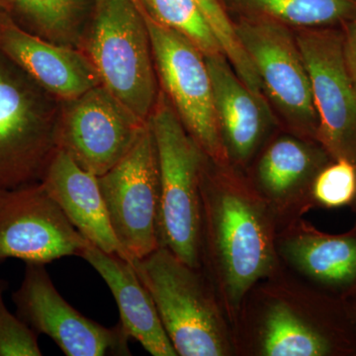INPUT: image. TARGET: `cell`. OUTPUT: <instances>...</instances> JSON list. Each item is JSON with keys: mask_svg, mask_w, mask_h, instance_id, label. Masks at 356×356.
<instances>
[{"mask_svg": "<svg viewBox=\"0 0 356 356\" xmlns=\"http://www.w3.org/2000/svg\"><path fill=\"white\" fill-rule=\"evenodd\" d=\"M140 4L163 92L203 153L224 165L229 158L217 121L205 56L193 42L159 23Z\"/></svg>", "mask_w": 356, "mask_h": 356, "instance_id": "8992f818", "label": "cell"}, {"mask_svg": "<svg viewBox=\"0 0 356 356\" xmlns=\"http://www.w3.org/2000/svg\"><path fill=\"white\" fill-rule=\"evenodd\" d=\"M86 44L102 86L140 120L149 121L159 92L140 0H93Z\"/></svg>", "mask_w": 356, "mask_h": 356, "instance_id": "3957f363", "label": "cell"}, {"mask_svg": "<svg viewBox=\"0 0 356 356\" xmlns=\"http://www.w3.org/2000/svg\"><path fill=\"white\" fill-rule=\"evenodd\" d=\"M311 193L323 207L339 208L356 199V165L346 159H334L314 178Z\"/></svg>", "mask_w": 356, "mask_h": 356, "instance_id": "cb8c5ba5", "label": "cell"}, {"mask_svg": "<svg viewBox=\"0 0 356 356\" xmlns=\"http://www.w3.org/2000/svg\"><path fill=\"white\" fill-rule=\"evenodd\" d=\"M159 23L181 33L204 56L222 54L221 46L194 0H140Z\"/></svg>", "mask_w": 356, "mask_h": 356, "instance_id": "7402d4cb", "label": "cell"}, {"mask_svg": "<svg viewBox=\"0 0 356 356\" xmlns=\"http://www.w3.org/2000/svg\"><path fill=\"white\" fill-rule=\"evenodd\" d=\"M41 184L72 226L91 245L131 261L115 235L98 177L58 149Z\"/></svg>", "mask_w": 356, "mask_h": 356, "instance_id": "5bb4252c", "label": "cell"}, {"mask_svg": "<svg viewBox=\"0 0 356 356\" xmlns=\"http://www.w3.org/2000/svg\"><path fill=\"white\" fill-rule=\"evenodd\" d=\"M213 102L228 158L245 163L259 147L266 127L264 100L236 74L224 54L205 56Z\"/></svg>", "mask_w": 356, "mask_h": 356, "instance_id": "2e32d148", "label": "cell"}, {"mask_svg": "<svg viewBox=\"0 0 356 356\" xmlns=\"http://www.w3.org/2000/svg\"><path fill=\"white\" fill-rule=\"evenodd\" d=\"M288 261L337 298L356 294V225L350 233L327 235L305 227L281 247Z\"/></svg>", "mask_w": 356, "mask_h": 356, "instance_id": "ac0fdd59", "label": "cell"}, {"mask_svg": "<svg viewBox=\"0 0 356 356\" xmlns=\"http://www.w3.org/2000/svg\"><path fill=\"white\" fill-rule=\"evenodd\" d=\"M158 153L159 245L200 268L203 257L201 172L206 154L189 135L170 99L159 92L149 119Z\"/></svg>", "mask_w": 356, "mask_h": 356, "instance_id": "7a4b0ae2", "label": "cell"}, {"mask_svg": "<svg viewBox=\"0 0 356 356\" xmlns=\"http://www.w3.org/2000/svg\"><path fill=\"white\" fill-rule=\"evenodd\" d=\"M353 205H355V208H356V199H355V202H353Z\"/></svg>", "mask_w": 356, "mask_h": 356, "instance_id": "f1b7e54d", "label": "cell"}, {"mask_svg": "<svg viewBox=\"0 0 356 356\" xmlns=\"http://www.w3.org/2000/svg\"><path fill=\"white\" fill-rule=\"evenodd\" d=\"M7 15H9L8 13H7L6 6L2 3L1 0H0V22L3 20L4 17H6Z\"/></svg>", "mask_w": 356, "mask_h": 356, "instance_id": "83f0119b", "label": "cell"}, {"mask_svg": "<svg viewBox=\"0 0 356 356\" xmlns=\"http://www.w3.org/2000/svg\"><path fill=\"white\" fill-rule=\"evenodd\" d=\"M8 281L0 277V356H41L39 336L4 302Z\"/></svg>", "mask_w": 356, "mask_h": 356, "instance_id": "d4e9b609", "label": "cell"}, {"mask_svg": "<svg viewBox=\"0 0 356 356\" xmlns=\"http://www.w3.org/2000/svg\"><path fill=\"white\" fill-rule=\"evenodd\" d=\"M261 337L266 356H332L356 353L353 318L314 323L300 317L287 304L276 302L267 309Z\"/></svg>", "mask_w": 356, "mask_h": 356, "instance_id": "e0dca14e", "label": "cell"}, {"mask_svg": "<svg viewBox=\"0 0 356 356\" xmlns=\"http://www.w3.org/2000/svg\"><path fill=\"white\" fill-rule=\"evenodd\" d=\"M343 51L348 72L356 86V20L348 23L343 36Z\"/></svg>", "mask_w": 356, "mask_h": 356, "instance_id": "484cf974", "label": "cell"}, {"mask_svg": "<svg viewBox=\"0 0 356 356\" xmlns=\"http://www.w3.org/2000/svg\"><path fill=\"white\" fill-rule=\"evenodd\" d=\"M131 262L151 294L177 355H228L221 312L199 268L187 266L161 245Z\"/></svg>", "mask_w": 356, "mask_h": 356, "instance_id": "5b68a950", "label": "cell"}, {"mask_svg": "<svg viewBox=\"0 0 356 356\" xmlns=\"http://www.w3.org/2000/svg\"><path fill=\"white\" fill-rule=\"evenodd\" d=\"M7 13L27 31L65 46L83 40V0H1Z\"/></svg>", "mask_w": 356, "mask_h": 356, "instance_id": "44dd1931", "label": "cell"}, {"mask_svg": "<svg viewBox=\"0 0 356 356\" xmlns=\"http://www.w3.org/2000/svg\"><path fill=\"white\" fill-rule=\"evenodd\" d=\"M240 17L264 18L299 29L356 20V0H220Z\"/></svg>", "mask_w": 356, "mask_h": 356, "instance_id": "ffe728a7", "label": "cell"}, {"mask_svg": "<svg viewBox=\"0 0 356 356\" xmlns=\"http://www.w3.org/2000/svg\"><path fill=\"white\" fill-rule=\"evenodd\" d=\"M204 17L214 33L222 54L229 60L236 74L257 97L262 98V84L252 60L245 51L238 34L235 23L229 18L226 8L220 0H194Z\"/></svg>", "mask_w": 356, "mask_h": 356, "instance_id": "603a6c76", "label": "cell"}, {"mask_svg": "<svg viewBox=\"0 0 356 356\" xmlns=\"http://www.w3.org/2000/svg\"><path fill=\"white\" fill-rule=\"evenodd\" d=\"M201 197L203 254L209 259L225 305L235 314L255 283L276 266L268 208L243 185L213 179L204 165Z\"/></svg>", "mask_w": 356, "mask_h": 356, "instance_id": "6da1fadb", "label": "cell"}, {"mask_svg": "<svg viewBox=\"0 0 356 356\" xmlns=\"http://www.w3.org/2000/svg\"><path fill=\"white\" fill-rule=\"evenodd\" d=\"M81 257L99 274L120 314L119 324L130 339L154 356H177L151 294L140 281L132 262L103 252L89 243Z\"/></svg>", "mask_w": 356, "mask_h": 356, "instance_id": "9a60e30c", "label": "cell"}, {"mask_svg": "<svg viewBox=\"0 0 356 356\" xmlns=\"http://www.w3.org/2000/svg\"><path fill=\"white\" fill-rule=\"evenodd\" d=\"M16 315L35 334L50 337L67 356L131 355L130 337L121 325L107 327L65 301L44 264H26L13 293Z\"/></svg>", "mask_w": 356, "mask_h": 356, "instance_id": "9c48e42d", "label": "cell"}, {"mask_svg": "<svg viewBox=\"0 0 356 356\" xmlns=\"http://www.w3.org/2000/svg\"><path fill=\"white\" fill-rule=\"evenodd\" d=\"M0 50L60 102L74 99L102 84L86 53L37 36L10 15L0 22Z\"/></svg>", "mask_w": 356, "mask_h": 356, "instance_id": "4fadbf2b", "label": "cell"}, {"mask_svg": "<svg viewBox=\"0 0 356 356\" xmlns=\"http://www.w3.org/2000/svg\"><path fill=\"white\" fill-rule=\"evenodd\" d=\"M62 102L0 50V189L40 182L58 151Z\"/></svg>", "mask_w": 356, "mask_h": 356, "instance_id": "277c9868", "label": "cell"}, {"mask_svg": "<svg viewBox=\"0 0 356 356\" xmlns=\"http://www.w3.org/2000/svg\"><path fill=\"white\" fill-rule=\"evenodd\" d=\"M327 152H316L292 138L274 142L264 154L257 179L269 202L285 205L292 202L302 187L313 184L314 178L327 163Z\"/></svg>", "mask_w": 356, "mask_h": 356, "instance_id": "d6986e66", "label": "cell"}, {"mask_svg": "<svg viewBox=\"0 0 356 356\" xmlns=\"http://www.w3.org/2000/svg\"><path fill=\"white\" fill-rule=\"evenodd\" d=\"M318 116L316 137L334 159L356 165V86L343 51V36L325 28L300 29L295 36Z\"/></svg>", "mask_w": 356, "mask_h": 356, "instance_id": "ba28073f", "label": "cell"}, {"mask_svg": "<svg viewBox=\"0 0 356 356\" xmlns=\"http://www.w3.org/2000/svg\"><path fill=\"white\" fill-rule=\"evenodd\" d=\"M89 243L41 181L0 189V264L19 259L46 266L81 257Z\"/></svg>", "mask_w": 356, "mask_h": 356, "instance_id": "30bf717a", "label": "cell"}, {"mask_svg": "<svg viewBox=\"0 0 356 356\" xmlns=\"http://www.w3.org/2000/svg\"><path fill=\"white\" fill-rule=\"evenodd\" d=\"M147 122L100 84L62 102L58 149L83 170L102 177L127 154Z\"/></svg>", "mask_w": 356, "mask_h": 356, "instance_id": "8fae6325", "label": "cell"}, {"mask_svg": "<svg viewBox=\"0 0 356 356\" xmlns=\"http://www.w3.org/2000/svg\"><path fill=\"white\" fill-rule=\"evenodd\" d=\"M348 299H351V303L350 302H346V304H348V310H350L356 332V294L353 295V296H350V298Z\"/></svg>", "mask_w": 356, "mask_h": 356, "instance_id": "4316f807", "label": "cell"}, {"mask_svg": "<svg viewBox=\"0 0 356 356\" xmlns=\"http://www.w3.org/2000/svg\"><path fill=\"white\" fill-rule=\"evenodd\" d=\"M115 235L131 261L159 247L158 153L149 122L123 159L98 177Z\"/></svg>", "mask_w": 356, "mask_h": 356, "instance_id": "52a82bcc", "label": "cell"}, {"mask_svg": "<svg viewBox=\"0 0 356 356\" xmlns=\"http://www.w3.org/2000/svg\"><path fill=\"white\" fill-rule=\"evenodd\" d=\"M235 28L262 88L290 120L316 134L318 116L310 77L289 27L264 18L240 17Z\"/></svg>", "mask_w": 356, "mask_h": 356, "instance_id": "7c38bea8", "label": "cell"}]
</instances>
